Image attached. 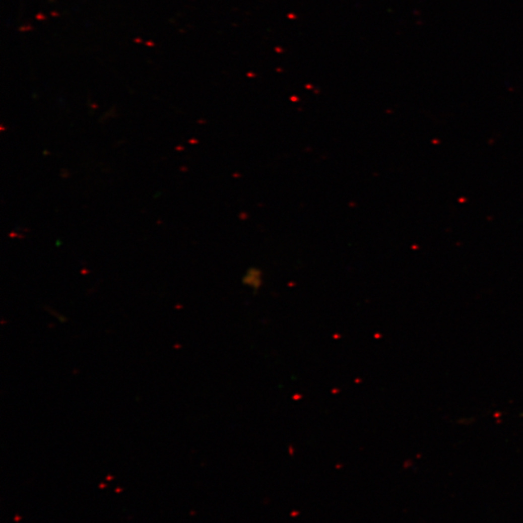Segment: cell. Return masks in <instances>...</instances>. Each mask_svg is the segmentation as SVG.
<instances>
[{
    "mask_svg": "<svg viewBox=\"0 0 523 523\" xmlns=\"http://www.w3.org/2000/svg\"><path fill=\"white\" fill-rule=\"evenodd\" d=\"M243 281L248 286L257 288L262 283V273L258 269H249L243 277Z\"/></svg>",
    "mask_w": 523,
    "mask_h": 523,
    "instance_id": "obj_1",
    "label": "cell"
}]
</instances>
